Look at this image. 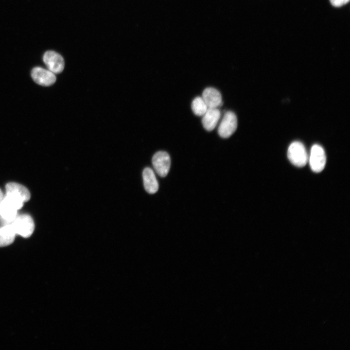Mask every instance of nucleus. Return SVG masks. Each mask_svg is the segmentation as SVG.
<instances>
[{"instance_id":"nucleus-13","label":"nucleus","mask_w":350,"mask_h":350,"mask_svg":"<svg viewBox=\"0 0 350 350\" xmlns=\"http://www.w3.org/2000/svg\"><path fill=\"white\" fill-rule=\"evenodd\" d=\"M16 234L11 226L6 224L0 227V247L6 246L14 241Z\"/></svg>"},{"instance_id":"nucleus-4","label":"nucleus","mask_w":350,"mask_h":350,"mask_svg":"<svg viewBox=\"0 0 350 350\" xmlns=\"http://www.w3.org/2000/svg\"><path fill=\"white\" fill-rule=\"evenodd\" d=\"M308 160L313 171L319 173L325 167L326 157L324 149L318 144H314L311 148Z\"/></svg>"},{"instance_id":"nucleus-11","label":"nucleus","mask_w":350,"mask_h":350,"mask_svg":"<svg viewBox=\"0 0 350 350\" xmlns=\"http://www.w3.org/2000/svg\"><path fill=\"white\" fill-rule=\"evenodd\" d=\"M18 209L4 196L0 202V216L4 224L13 220L17 216Z\"/></svg>"},{"instance_id":"nucleus-5","label":"nucleus","mask_w":350,"mask_h":350,"mask_svg":"<svg viewBox=\"0 0 350 350\" xmlns=\"http://www.w3.org/2000/svg\"><path fill=\"white\" fill-rule=\"evenodd\" d=\"M152 164L157 173L161 177L166 176L170 170L171 159L165 151H158L152 158Z\"/></svg>"},{"instance_id":"nucleus-6","label":"nucleus","mask_w":350,"mask_h":350,"mask_svg":"<svg viewBox=\"0 0 350 350\" xmlns=\"http://www.w3.org/2000/svg\"><path fill=\"white\" fill-rule=\"evenodd\" d=\"M43 60L48 69L54 74L61 72L65 66L62 56L53 51L46 52L43 57Z\"/></svg>"},{"instance_id":"nucleus-3","label":"nucleus","mask_w":350,"mask_h":350,"mask_svg":"<svg viewBox=\"0 0 350 350\" xmlns=\"http://www.w3.org/2000/svg\"><path fill=\"white\" fill-rule=\"evenodd\" d=\"M237 119L235 114L231 111L225 113L218 127V133L223 138L230 137L236 131Z\"/></svg>"},{"instance_id":"nucleus-16","label":"nucleus","mask_w":350,"mask_h":350,"mask_svg":"<svg viewBox=\"0 0 350 350\" xmlns=\"http://www.w3.org/2000/svg\"><path fill=\"white\" fill-rule=\"evenodd\" d=\"M3 197H4L3 194L2 192V191H1V190L0 189V202L3 199Z\"/></svg>"},{"instance_id":"nucleus-12","label":"nucleus","mask_w":350,"mask_h":350,"mask_svg":"<svg viewBox=\"0 0 350 350\" xmlns=\"http://www.w3.org/2000/svg\"><path fill=\"white\" fill-rule=\"evenodd\" d=\"M143 185L146 191L154 194L158 190V183L154 171L149 167L145 168L142 172Z\"/></svg>"},{"instance_id":"nucleus-9","label":"nucleus","mask_w":350,"mask_h":350,"mask_svg":"<svg viewBox=\"0 0 350 350\" xmlns=\"http://www.w3.org/2000/svg\"><path fill=\"white\" fill-rule=\"evenodd\" d=\"M202 117L203 127L210 131L216 126L221 117V112L218 108H208Z\"/></svg>"},{"instance_id":"nucleus-10","label":"nucleus","mask_w":350,"mask_h":350,"mask_svg":"<svg viewBox=\"0 0 350 350\" xmlns=\"http://www.w3.org/2000/svg\"><path fill=\"white\" fill-rule=\"evenodd\" d=\"M202 97L208 108H218L222 104L220 92L213 88H205L203 92Z\"/></svg>"},{"instance_id":"nucleus-14","label":"nucleus","mask_w":350,"mask_h":350,"mask_svg":"<svg viewBox=\"0 0 350 350\" xmlns=\"http://www.w3.org/2000/svg\"><path fill=\"white\" fill-rule=\"evenodd\" d=\"M191 107L193 113L198 116H202L208 108L202 97L199 96L193 100Z\"/></svg>"},{"instance_id":"nucleus-8","label":"nucleus","mask_w":350,"mask_h":350,"mask_svg":"<svg viewBox=\"0 0 350 350\" xmlns=\"http://www.w3.org/2000/svg\"><path fill=\"white\" fill-rule=\"evenodd\" d=\"M6 194L16 197L23 202L29 201L30 192L25 186L15 182H10L5 186Z\"/></svg>"},{"instance_id":"nucleus-2","label":"nucleus","mask_w":350,"mask_h":350,"mask_svg":"<svg viewBox=\"0 0 350 350\" xmlns=\"http://www.w3.org/2000/svg\"><path fill=\"white\" fill-rule=\"evenodd\" d=\"M287 156L290 162L297 167L304 166L308 161V156L305 147L299 141L293 142L289 145Z\"/></svg>"},{"instance_id":"nucleus-1","label":"nucleus","mask_w":350,"mask_h":350,"mask_svg":"<svg viewBox=\"0 0 350 350\" xmlns=\"http://www.w3.org/2000/svg\"><path fill=\"white\" fill-rule=\"evenodd\" d=\"M6 224L11 226L16 235H19L24 238L31 236L35 229L33 218L27 214L17 215L13 220Z\"/></svg>"},{"instance_id":"nucleus-15","label":"nucleus","mask_w":350,"mask_h":350,"mask_svg":"<svg viewBox=\"0 0 350 350\" xmlns=\"http://www.w3.org/2000/svg\"><path fill=\"white\" fill-rule=\"evenodd\" d=\"M331 3L334 7H341L348 3L350 0H330Z\"/></svg>"},{"instance_id":"nucleus-7","label":"nucleus","mask_w":350,"mask_h":350,"mask_svg":"<svg viewBox=\"0 0 350 350\" xmlns=\"http://www.w3.org/2000/svg\"><path fill=\"white\" fill-rule=\"evenodd\" d=\"M34 81L37 84L43 86H49L53 84L56 81L54 73L43 68L36 67L31 72Z\"/></svg>"}]
</instances>
